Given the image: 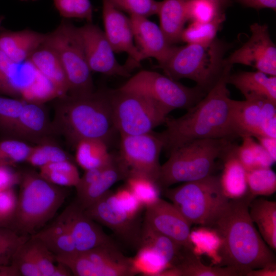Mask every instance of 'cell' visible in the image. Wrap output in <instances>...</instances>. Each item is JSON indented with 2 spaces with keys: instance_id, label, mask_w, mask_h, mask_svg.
Segmentation results:
<instances>
[{
  "instance_id": "cell-1",
  "label": "cell",
  "mask_w": 276,
  "mask_h": 276,
  "mask_svg": "<svg viewBox=\"0 0 276 276\" xmlns=\"http://www.w3.org/2000/svg\"><path fill=\"white\" fill-rule=\"evenodd\" d=\"M254 198L248 193L229 199L210 227L219 240L217 254L220 266L234 270L238 275L275 262L272 250L257 229L249 214V205Z\"/></svg>"
},
{
  "instance_id": "cell-2",
  "label": "cell",
  "mask_w": 276,
  "mask_h": 276,
  "mask_svg": "<svg viewBox=\"0 0 276 276\" xmlns=\"http://www.w3.org/2000/svg\"><path fill=\"white\" fill-rule=\"evenodd\" d=\"M232 65L195 105L178 118H166V129L158 135L169 154L174 149L194 140L227 139L236 136L232 121V101L227 79Z\"/></svg>"
},
{
  "instance_id": "cell-3",
  "label": "cell",
  "mask_w": 276,
  "mask_h": 276,
  "mask_svg": "<svg viewBox=\"0 0 276 276\" xmlns=\"http://www.w3.org/2000/svg\"><path fill=\"white\" fill-rule=\"evenodd\" d=\"M52 101L54 132L63 136L73 147L86 139L101 140L108 145L118 132L107 91L94 90L80 96L66 95Z\"/></svg>"
},
{
  "instance_id": "cell-4",
  "label": "cell",
  "mask_w": 276,
  "mask_h": 276,
  "mask_svg": "<svg viewBox=\"0 0 276 276\" xmlns=\"http://www.w3.org/2000/svg\"><path fill=\"white\" fill-rule=\"evenodd\" d=\"M17 204L10 227L31 236L55 215L67 197V191L53 184L39 173L27 170L21 173Z\"/></svg>"
},
{
  "instance_id": "cell-5",
  "label": "cell",
  "mask_w": 276,
  "mask_h": 276,
  "mask_svg": "<svg viewBox=\"0 0 276 276\" xmlns=\"http://www.w3.org/2000/svg\"><path fill=\"white\" fill-rule=\"evenodd\" d=\"M233 145L227 139H206L192 140L174 149L161 165L160 188L164 190L213 174L216 160L222 159Z\"/></svg>"
},
{
  "instance_id": "cell-6",
  "label": "cell",
  "mask_w": 276,
  "mask_h": 276,
  "mask_svg": "<svg viewBox=\"0 0 276 276\" xmlns=\"http://www.w3.org/2000/svg\"><path fill=\"white\" fill-rule=\"evenodd\" d=\"M228 48L217 38L207 44L176 47L167 62L159 67L169 78L176 81L191 79L208 93L224 72V55Z\"/></svg>"
},
{
  "instance_id": "cell-7",
  "label": "cell",
  "mask_w": 276,
  "mask_h": 276,
  "mask_svg": "<svg viewBox=\"0 0 276 276\" xmlns=\"http://www.w3.org/2000/svg\"><path fill=\"white\" fill-rule=\"evenodd\" d=\"M163 190L165 196L192 225L210 227L229 200L219 177L213 174Z\"/></svg>"
},
{
  "instance_id": "cell-8",
  "label": "cell",
  "mask_w": 276,
  "mask_h": 276,
  "mask_svg": "<svg viewBox=\"0 0 276 276\" xmlns=\"http://www.w3.org/2000/svg\"><path fill=\"white\" fill-rule=\"evenodd\" d=\"M44 43L55 51L61 63L68 84L67 95L80 96L94 91L78 27L63 19L54 31L46 33Z\"/></svg>"
},
{
  "instance_id": "cell-9",
  "label": "cell",
  "mask_w": 276,
  "mask_h": 276,
  "mask_svg": "<svg viewBox=\"0 0 276 276\" xmlns=\"http://www.w3.org/2000/svg\"><path fill=\"white\" fill-rule=\"evenodd\" d=\"M108 92L115 126L120 135L151 132L164 123L169 113L144 95L119 88Z\"/></svg>"
},
{
  "instance_id": "cell-10",
  "label": "cell",
  "mask_w": 276,
  "mask_h": 276,
  "mask_svg": "<svg viewBox=\"0 0 276 276\" xmlns=\"http://www.w3.org/2000/svg\"><path fill=\"white\" fill-rule=\"evenodd\" d=\"M119 89L144 95L159 104L169 113L177 108H190L207 93L197 85L187 87L166 75L146 70L130 77Z\"/></svg>"
},
{
  "instance_id": "cell-11",
  "label": "cell",
  "mask_w": 276,
  "mask_h": 276,
  "mask_svg": "<svg viewBox=\"0 0 276 276\" xmlns=\"http://www.w3.org/2000/svg\"><path fill=\"white\" fill-rule=\"evenodd\" d=\"M0 94L43 104L58 97L53 85L29 60L16 62L1 51Z\"/></svg>"
},
{
  "instance_id": "cell-12",
  "label": "cell",
  "mask_w": 276,
  "mask_h": 276,
  "mask_svg": "<svg viewBox=\"0 0 276 276\" xmlns=\"http://www.w3.org/2000/svg\"><path fill=\"white\" fill-rule=\"evenodd\" d=\"M120 135L119 155L128 168L129 175H143L158 183L161 167L159 156L163 149L158 134L152 131L139 135Z\"/></svg>"
},
{
  "instance_id": "cell-13",
  "label": "cell",
  "mask_w": 276,
  "mask_h": 276,
  "mask_svg": "<svg viewBox=\"0 0 276 276\" xmlns=\"http://www.w3.org/2000/svg\"><path fill=\"white\" fill-rule=\"evenodd\" d=\"M236 136L276 137V103L264 99L232 101Z\"/></svg>"
},
{
  "instance_id": "cell-14",
  "label": "cell",
  "mask_w": 276,
  "mask_h": 276,
  "mask_svg": "<svg viewBox=\"0 0 276 276\" xmlns=\"http://www.w3.org/2000/svg\"><path fill=\"white\" fill-rule=\"evenodd\" d=\"M84 211L93 220L111 229L125 242L139 248L142 228L138 218L127 213L114 192L109 190Z\"/></svg>"
},
{
  "instance_id": "cell-15",
  "label": "cell",
  "mask_w": 276,
  "mask_h": 276,
  "mask_svg": "<svg viewBox=\"0 0 276 276\" xmlns=\"http://www.w3.org/2000/svg\"><path fill=\"white\" fill-rule=\"evenodd\" d=\"M251 36L244 44L225 58L226 64L251 66L267 75L276 76V46L266 24L250 26Z\"/></svg>"
},
{
  "instance_id": "cell-16",
  "label": "cell",
  "mask_w": 276,
  "mask_h": 276,
  "mask_svg": "<svg viewBox=\"0 0 276 276\" xmlns=\"http://www.w3.org/2000/svg\"><path fill=\"white\" fill-rule=\"evenodd\" d=\"M85 55L91 72L108 76H130L126 65L121 64L105 33L98 26L87 22L78 27Z\"/></svg>"
},
{
  "instance_id": "cell-17",
  "label": "cell",
  "mask_w": 276,
  "mask_h": 276,
  "mask_svg": "<svg viewBox=\"0 0 276 276\" xmlns=\"http://www.w3.org/2000/svg\"><path fill=\"white\" fill-rule=\"evenodd\" d=\"M145 209L144 223L194 251L190 232L192 224L172 203L159 198Z\"/></svg>"
},
{
  "instance_id": "cell-18",
  "label": "cell",
  "mask_w": 276,
  "mask_h": 276,
  "mask_svg": "<svg viewBox=\"0 0 276 276\" xmlns=\"http://www.w3.org/2000/svg\"><path fill=\"white\" fill-rule=\"evenodd\" d=\"M58 218L70 231L78 252L114 243L75 202L67 206Z\"/></svg>"
},
{
  "instance_id": "cell-19",
  "label": "cell",
  "mask_w": 276,
  "mask_h": 276,
  "mask_svg": "<svg viewBox=\"0 0 276 276\" xmlns=\"http://www.w3.org/2000/svg\"><path fill=\"white\" fill-rule=\"evenodd\" d=\"M103 31L114 52L128 54L132 68L143 60L134 40L130 17L116 8L109 0H102Z\"/></svg>"
},
{
  "instance_id": "cell-20",
  "label": "cell",
  "mask_w": 276,
  "mask_h": 276,
  "mask_svg": "<svg viewBox=\"0 0 276 276\" xmlns=\"http://www.w3.org/2000/svg\"><path fill=\"white\" fill-rule=\"evenodd\" d=\"M54 135L56 134L52 121L44 104L26 102L15 125L12 139L36 145L53 141Z\"/></svg>"
},
{
  "instance_id": "cell-21",
  "label": "cell",
  "mask_w": 276,
  "mask_h": 276,
  "mask_svg": "<svg viewBox=\"0 0 276 276\" xmlns=\"http://www.w3.org/2000/svg\"><path fill=\"white\" fill-rule=\"evenodd\" d=\"M135 44L143 60L153 58L158 67L169 60L176 47L169 43L160 28L147 17L130 16Z\"/></svg>"
},
{
  "instance_id": "cell-22",
  "label": "cell",
  "mask_w": 276,
  "mask_h": 276,
  "mask_svg": "<svg viewBox=\"0 0 276 276\" xmlns=\"http://www.w3.org/2000/svg\"><path fill=\"white\" fill-rule=\"evenodd\" d=\"M45 38L46 34L30 29L14 31L1 29L0 51L12 61L22 62L29 59Z\"/></svg>"
},
{
  "instance_id": "cell-23",
  "label": "cell",
  "mask_w": 276,
  "mask_h": 276,
  "mask_svg": "<svg viewBox=\"0 0 276 276\" xmlns=\"http://www.w3.org/2000/svg\"><path fill=\"white\" fill-rule=\"evenodd\" d=\"M228 84L234 85L246 100L264 99L276 103V76H268L260 71L229 74Z\"/></svg>"
},
{
  "instance_id": "cell-24",
  "label": "cell",
  "mask_w": 276,
  "mask_h": 276,
  "mask_svg": "<svg viewBox=\"0 0 276 276\" xmlns=\"http://www.w3.org/2000/svg\"><path fill=\"white\" fill-rule=\"evenodd\" d=\"M129 174L119 155L113 154L111 163L94 183L77 196L75 202L85 210L101 198L116 182L125 180Z\"/></svg>"
},
{
  "instance_id": "cell-25",
  "label": "cell",
  "mask_w": 276,
  "mask_h": 276,
  "mask_svg": "<svg viewBox=\"0 0 276 276\" xmlns=\"http://www.w3.org/2000/svg\"><path fill=\"white\" fill-rule=\"evenodd\" d=\"M28 60L51 82L58 97L67 94L68 84L64 71L57 54L51 47L44 42Z\"/></svg>"
},
{
  "instance_id": "cell-26",
  "label": "cell",
  "mask_w": 276,
  "mask_h": 276,
  "mask_svg": "<svg viewBox=\"0 0 276 276\" xmlns=\"http://www.w3.org/2000/svg\"><path fill=\"white\" fill-rule=\"evenodd\" d=\"M187 0H163L160 1L157 14L160 28L169 44L173 45L181 41V35L188 21Z\"/></svg>"
},
{
  "instance_id": "cell-27",
  "label": "cell",
  "mask_w": 276,
  "mask_h": 276,
  "mask_svg": "<svg viewBox=\"0 0 276 276\" xmlns=\"http://www.w3.org/2000/svg\"><path fill=\"white\" fill-rule=\"evenodd\" d=\"M234 145L222 158L223 170L219 177L224 193L229 199L242 197L248 193L246 171L237 158Z\"/></svg>"
},
{
  "instance_id": "cell-28",
  "label": "cell",
  "mask_w": 276,
  "mask_h": 276,
  "mask_svg": "<svg viewBox=\"0 0 276 276\" xmlns=\"http://www.w3.org/2000/svg\"><path fill=\"white\" fill-rule=\"evenodd\" d=\"M249 214L262 239L272 250L276 249V202L264 198L254 199Z\"/></svg>"
},
{
  "instance_id": "cell-29",
  "label": "cell",
  "mask_w": 276,
  "mask_h": 276,
  "mask_svg": "<svg viewBox=\"0 0 276 276\" xmlns=\"http://www.w3.org/2000/svg\"><path fill=\"white\" fill-rule=\"evenodd\" d=\"M141 246L154 250L168 268L177 263L185 249L171 238L156 232L145 223L142 227L140 246Z\"/></svg>"
},
{
  "instance_id": "cell-30",
  "label": "cell",
  "mask_w": 276,
  "mask_h": 276,
  "mask_svg": "<svg viewBox=\"0 0 276 276\" xmlns=\"http://www.w3.org/2000/svg\"><path fill=\"white\" fill-rule=\"evenodd\" d=\"M75 159L84 170L108 165L113 154L108 150V145L103 141L86 139L79 141L75 147Z\"/></svg>"
},
{
  "instance_id": "cell-31",
  "label": "cell",
  "mask_w": 276,
  "mask_h": 276,
  "mask_svg": "<svg viewBox=\"0 0 276 276\" xmlns=\"http://www.w3.org/2000/svg\"><path fill=\"white\" fill-rule=\"evenodd\" d=\"M31 236L38 239L56 256L77 251L70 231L58 218L51 225Z\"/></svg>"
},
{
  "instance_id": "cell-32",
  "label": "cell",
  "mask_w": 276,
  "mask_h": 276,
  "mask_svg": "<svg viewBox=\"0 0 276 276\" xmlns=\"http://www.w3.org/2000/svg\"><path fill=\"white\" fill-rule=\"evenodd\" d=\"M242 139L241 145L236 146L235 154L246 171L259 168L271 167L275 162L253 137L244 136Z\"/></svg>"
},
{
  "instance_id": "cell-33",
  "label": "cell",
  "mask_w": 276,
  "mask_h": 276,
  "mask_svg": "<svg viewBox=\"0 0 276 276\" xmlns=\"http://www.w3.org/2000/svg\"><path fill=\"white\" fill-rule=\"evenodd\" d=\"M173 266L178 270L180 276H238L231 268L204 265L194 251L187 249Z\"/></svg>"
},
{
  "instance_id": "cell-34",
  "label": "cell",
  "mask_w": 276,
  "mask_h": 276,
  "mask_svg": "<svg viewBox=\"0 0 276 276\" xmlns=\"http://www.w3.org/2000/svg\"><path fill=\"white\" fill-rule=\"evenodd\" d=\"M40 175L49 182L61 187H75L80 179L78 170L71 160L48 164L39 168Z\"/></svg>"
},
{
  "instance_id": "cell-35",
  "label": "cell",
  "mask_w": 276,
  "mask_h": 276,
  "mask_svg": "<svg viewBox=\"0 0 276 276\" xmlns=\"http://www.w3.org/2000/svg\"><path fill=\"white\" fill-rule=\"evenodd\" d=\"M225 19L224 13L208 22L191 23L184 28L181 41L187 44H207L216 38L218 31Z\"/></svg>"
},
{
  "instance_id": "cell-36",
  "label": "cell",
  "mask_w": 276,
  "mask_h": 276,
  "mask_svg": "<svg viewBox=\"0 0 276 276\" xmlns=\"http://www.w3.org/2000/svg\"><path fill=\"white\" fill-rule=\"evenodd\" d=\"M248 193L252 197L270 196L276 191V174L270 167L246 171Z\"/></svg>"
},
{
  "instance_id": "cell-37",
  "label": "cell",
  "mask_w": 276,
  "mask_h": 276,
  "mask_svg": "<svg viewBox=\"0 0 276 276\" xmlns=\"http://www.w3.org/2000/svg\"><path fill=\"white\" fill-rule=\"evenodd\" d=\"M26 101L0 94V136L12 139L16 121Z\"/></svg>"
},
{
  "instance_id": "cell-38",
  "label": "cell",
  "mask_w": 276,
  "mask_h": 276,
  "mask_svg": "<svg viewBox=\"0 0 276 276\" xmlns=\"http://www.w3.org/2000/svg\"><path fill=\"white\" fill-rule=\"evenodd\" d=\"M125 180L126 186L145 208L160 198L161 188L156 181L140 175H129Z\"/></svg>"
},
{
  "instance_id": "cell-39",
  "label": "cell",
  "mask_w": 276,
  "mask_h": 276,
  "mask_svg": "<svg viewBox=\"0 0 276 276\" xmlns=\"http://www.w3.org/2000/svg\"><path fill=\"white\" fill-rule=\"evenodd\" d=\"M71 160L68 155L53 141L33 146L26 160L30 165L39 168L48 164Z\"/></svg>"
},
{
  "instance_id": "cell-40",
  "label": "cell",
  "mask_w": 276,
  "mask_h": 276,
  "mask_svg": "<svg viewBox=\"0 0 276 276\" xmlns=\"http://www.w3.org/2000/svg\"><path fill=\"white\" fill-rule=\"evenodd\" d=\"M33 146L24 141L7 139L0 141V166L14 167L26 162Z\"/></svg>"
},
{
  "instance_id": "cell-41",
  "label": "cell",
  "mask_w": 276,
  "mask_h": 276,
  "mask_svg": "<svg viewBox=\"0 0 276 276\" xmlns=\"http://www.w3.org/2000/svg\"><path fill=\"white\" fill-rule=\"evenodd\" d=\"M30 237L20 234L9 227H1L0 266L11 265L18 249Z\"/></svg>"
},
{
  "instance_id": "cell-42",
  "label": "cell",
  "mask_w": 276,
  "mask_h": 276,
  "mask_svg": "<svg viewBox=\"0 0 276 276\" xmlns=\"http://www.w3.org/2000/svg\"><path fill=\"white\" fill-rule=\"evenodd\" d=\"M132 260L136 273L145 275L158 276L162 271L168 268L158 255L146 246H140L137 254Z\"/></svg>"
},
{
  "instance_id": "cell-43",
  "label": "cell",
  "mask_w": 276,
  "mask_h": 276,
  "mask_svg": "<svg viewBox=\"0 0 276 276\" xmlns=\"http://www.w3.org/2000/svg\"><path fill=\"white\" fill-rule=\"evenodd\" d=\"M216 3L210 0H187L188 20L196 22H208L224 13Z\"/></svg>"
},
{
  "instance_id": "cell-44",
  "label": "cell",
  "mask_w": 276,
  "mask_h": 276,
  "mask_svg": "<svg viewBox=\"0 0 276 276\" xmlns=\"http://www.w3.org/2000/svg\"><path fill=\"white\" fill-rule=\"evenodd\" d=\"M55 8L64 19L93 21V9L90 0H54Z\"/></svg>"
},
{
  "instance_id": "cell-45",
  "label": "cell",
  "mask_w": 276,
  "mask_h": 276,
  "mask_svg": "<svg viewBox=\"0 0 276 276\" xmlns=\"http://www.w3.org/2000/svg\"><path fill=\"white\" fill-rule=\"evenodd\" d=\"M26 244L42 276H52L56 262V256L34 237L31 236Z\"/></svg>"
},
{
  "instance_id": "cell-46",
  "label": "cell",
  "mask_w": 276,
  "mask_h": 276,
  "mask_svg": "<svg viewBox=\"0 0 276 276\" xmlns=\"http://www.w3.org/2000/svg\"><path fill=\"white\" fill-rule=\"evenodd\" d=\"M116 8L130 14L148 17L157 14L160 2L155 0H109Z\"/></svg>"
},
{
  "instance_id": "cell-47",
  "label": "cell",
  "mask_w": 276,
  "mask_h": 276,
  "mask_svg": "<svg viewBox=\"0 0 276 276\" xmlns=\"http://www.w3.org/2000/svg\"><path fill=\"white\" fill-rule=\"evenodd\" d=\"M12 265L16 267L20 275L42 276L38 266L29 251L26 242L17 250Z\"/></svg>"
},
{
  "instance_id": "cell-48",
  "label": "cell",
  "mask_w": 276,
  "mask_h": 276,
  "mask_svg": "<svg viewBox=\"0 0 276 276\" xmlns=\"http://www.w3.org/2000/svg\"><path fill=\"white\" fill-rule=\"evenodd\" d=\"M17 196L13 188L0 191V220L9 224L15 212Z\"/></svg>"
},
{
  "instance_id": "cell-49",
  "label": "cell",
  "mask_w": 276,
  "mask_h": 276,
  "mask_svg": "<svg viewBox=\"0 0 276 276\" xmlns=\"http://www.w3.org/2000/svg\"><path fill=\"white\" fill-rule=\"evenodd\" d=\"M114 193L127 213L131 217L138 218L144 206L132 192L125 186L119 189Z\"/></svg>"
},
{
  "instance_id": "cell-50",
  "label": "cell",
  "mask_w": 276,
  "mask_h": 276,
  "mask_svg": "<svg viewBox=\"0 0 276 276\" xmlns=\"http://www.w3.org/2000/svg\"><path fill=\"white\" fill-rule=\"evenodd\" d=\"M20 175L11 167L0 166V191L19 184Z\"/></svg>"
},
{
  "instance_id": "cell-51",
  "label": "cell",
  "mask_w": 276,
  "mask_h": 276,
  "mask_svg": "<svg viewBox=\"0 0 276 276\" xmlns=\"http://www.w3.org/2000/svg\"><path fill=\"white\" fill-rule=\"evenodd\" d=\"M108 165L100 168L85 170L84 174L80 177L78 183L75 186L77 196L80 195L94 183Z\"/></svg>"
},
{
  "instance_id": "cell-52",
  "label": "cell",
  "mask_w": 276,
  "mask_h": 276,
  "mask_svg": "<svg viewBox=\"0 0 276 276\" xmlns=\"http://www.w3.org/2000/svg\"><path fill=\"white\" fill-rule=\"evenodd\" d=\"M245 6L255 9L270 8L276 9V0H237Z\"/></svg>"
},
{
  "instance_id": "cell-53",
  "label": "cell",
  "mask_w": 276,
  "mask_h": 276,
  "mask_svg": "<svg viewBox=\"0 0 276 276\" xmlns=\"http://www.w3.org/2000/svg\"><path fill=\"white\" fill-rule=\"evenodd\" d=\"M259 143L276 160V138L269 136H260L257 137Z\"/></svg>"
},
{
  "instance_id": "cell-54",
  "label": "cell",
  "mask_w": 276,
  "mask_h": 276,
  "mask_svg": "<svg viewBox=\"0 0 276 276\" xmlns=\"http://www.w3.org/2000/svg\"><path fill=\"white\" fill-rule=\"evenodd\" d=\"M276 262L269 264L260 268L254 269L247 273L246 276H275Z\"/></svg>"
},
{
  "instance_id": "cell-55",
  "label": "cell",
  "mask_w": 276,
  "mask_h": 276,
  "mask_svg": "<svg viewBox=\"0 0 276 276\" xmlns=\"http://www.w3.org/2000/svg\"><path fill=\"white\" fill-rule=\"evenodd\" d=\"M72 273L69 268L60 262H56L52 276H70Z\"/></svg>"
},
{
  "instance_id": "cell-56",
  "label": "cell",
  "mask_w": 276,
  "mask_h": 276,
  "mask_svg": "<svg viewBox=\"0 0 276 276\" xmlns=\"http://www.w3.org/2000/svg\"><path fill=\"white\" fill-rule=\"evenodd\" d=\"M20 275L15 266L13 265L0 266V276Z\"/></svg>"
},
{
  "instance_id": "cell-57",
  "label": "cell",
  "mask_w": 276,
  "mask_h": 276,
  "mask_svg": "<svg viewBox=\"0 0 276 276\" xmlns=\"http://www.w3.org/2000/svg\"><path fill=\"white\" fill-rule=\"evenodd\" d=\"M210 1H211L216 3L222 9L224 8L225 6H226L229 2V0H210Z\"/></svg>"
},
{
  "instance_id": "cell-58",
  "label": "cell",
  "mask_w": 276,
  "mask_h": 276,
  "mask_svg": "<svg viewBox=\"0 0 276 276\" xmlns=\"http://www.w3.org/2000/svg\"><path fill=\"white\" fill-rule=\"evenodd\" d=\"M9 227V224L6 222H5L2 220H0V227Z\"/></svg>"
},
{
  "instance_id": "cell-59",
  "label": "cell",
  "mask_w": 276,
  "mask_h": 276,
  "mask_svg": "<svg viewBox=\"0 0 276 276\" xmlns=\"http://www.w3.org/2000/svg\"><path fill=\"white\" fill-rule=\"evenodd\" d=\"M5 18V17L3 15H0V31H1V24H2V22L3 21V20Z\"/></svg>"
},
{
  "instance_id": "cell-60",
  "label": "cell",
  "mask_w": 276,
  "mask_h": 276,
  "mask_svg": "<svg viewBox=\"0 0 276 276\" xmlns=\"http://www.w3.org/2000/svg\"><path fill=\"white\" fill-rule=\"evenodd\" d=\"M20 1H37V0H20Z\"/></svg>"
}]
</instances>
